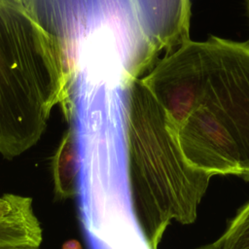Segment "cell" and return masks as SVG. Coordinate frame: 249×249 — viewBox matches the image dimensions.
<instances>
[{
  "instance_id": "6da1fadb",
  "label": "cell",
  "mask_w": 249,
  "mask_h": 249,
  "mask_svg": "<svg viewBox=\"0 0 249 249\" xmlns=\"http://www.w3.org/2000/svg\"><path fill=\"white\" fill-rule=\"evenodd\" d=\"M71 70L57 40L19 0H0V154L12 159L42 136L53 108L71 120Z\"/></svg>"
},
{
  "instance_id": "7a4b0ae2",
  "label": "cell",
  "mask_w": 249,
  "mask_h": 249,
  "mask_svg": "<svg viewBox=\"0 0 249 249\" xmlns=\"http://www.w3.org/2000/svg\"><path fill=\"white\" fill-rule=\"evenodd\" d=\"M77 199L89 249H149L131 197L126 106L112 97L76 105Z\"/></svg>"
},
{
  "instance_id": "3957f363",
  "label": "cell",
  "mask_w": 249,
  "mask_h": 249,
  "mask_svg": "<svg viewBox=\"0 0 249 249\" xmlns=\"http://www.w3.org/2000/svg\"><path fill=\"white\" fill-rule=\"evenodd\" d=\"M126 141L134 213L149 249H158L172 220H196L212 175L186 160L162 106L141 78L128 85Z\"/></svg>"
},
{
  "instance_id": "277c9868",
  "label": "cell",
  "mask_w": 249,
  "mask_h": 249,
  "mask_svg": "<svg viewBox=\"0 0 249 249\" xmlns=\"http://www.w3.org/2000/svg\"><path fill=\"white\" fill-rule=\"evenodd\" d=\"M59 43L70 70L106 67L140 78L159 51L144 33L133 0H21Z\"/></svg>"
},
{
  "instance_id": "5b68a950",
  "label": "cell",
  "mask_w": 249,
  "mask_h": 249,
  "mask_svg": "<svg viewBox=\"0 0 249 249\" xmlns=\"http://www.w3.org/2000/svg\"><path fill=\"white\" fill-rule=\"evenodd\" d=\"M204 43L207 76L198 104L230 132L239 150L241 178L249 181V44L214 35Z\"/></svg>"
},
{
  "instance_id": "8992f818",
  "label": "cell",
  "mask_w": 249,
  "mask_h": 249,
  "mask_svg": "<svg viewBox=\"0 0 249 249\" xmlns=\"http://www.w3.org/2000/svg\"><path fill=\"white\" fill-rule=\"evenodd\" d=\"M206 76L205 43L190 39L158 59L140 77L162 106L166 124L176 137L179 128L199 102Z\"/></svg>"
},
{
  "instance_id": "52a82bcc",
  "label": "cell",
  "mask_w": 249,
  "mask_h": 249,
  "mask_svg": "<svg viewBox=\"0 0 249 249\" xmlns=\"http://www.w3.org/2000/svg\"><path fill=\"white\" fill-rule=\"evenodd\" d=\"M178 142L186 160L210 175L241 177L236 143L217 117L197 104L178 130Z\"/></svg>"
},
{
  "instance_id": "ba28073f",
  "label": "cell",
  "mask_w": 249,
  "mask_h": 249,
  "mask_svg": "<svg viewBox=\"0 0 249 249\" xmlns=\"http://www.w3.org/2000/svg\"><path fill=\"white\" fill-rule=\"evenodd\" d=\"M133 2L144 33L159 52L172 53L191 39V0Z\"/></svg>"
},
{
  "instance_id": "9c48e42d",
  "label": "cell",
  "mask_w": 249,
  "mask_h": 249,
  "mask_svg": "<svg viewBox=\"0 0 249 249\" xmlns=\"http://www.w3.org/2000/svg\"><path fill=\"white\" fill-rule=\"evenodd\" d=\"M52 172L54 195L58 199H67L77 195L78 151L75 130L70 124L52 157Z\"/></svg>"
},
{
  "instance_id": "30bf717a",
  "label": "cell",
  "mask_w": 249,
  "mask_h": 249,
  "mask_svg": "<svg viewBox=\"0 0 249 249\" xmlns=\"http://www.w3.org/2000/svg\"><path fill=\"white\" fill-rule=\"evenodd\" d=\"M42 242V230L37 219L32 221H0V247H38Z\"/></svg>"
},
{
  "instance_id": "8fae6325",
  "label": "cell",
  "mask_w": 249,
  "mask_h": 249,
  "mask_svg": "<svg viewBox=\"0 0 249 249\" xmlns=\"http://www.w3.org/2000/svg\"><path fill=\"white\" fill-rule=\"evenodd\" d=\"M213 243L218 249H249V202L239 210L225 232Z\"/></svg>"
},
{
  "instance_id": "7c38bea8",
  "label": "cell",
  "mask_w": 249,
  "mask_h": 249,
  "mask_svg": "<svg viewBox=\"0 0 249 249\" xmlns=\"http://www.w3.org/2000/svg\"><path fill=\"white\" fill-rule=\"evenodd\" d=\"M37 219L30 197L6 194L0 197V221H32Z\"/></svg>"
},
{
  "instance_id": "4fadbf2b",
  "label": "cell",
  "mask_w": 249,
  "mask_h": 249,
  "mask_svg": "<svg viewBox=\"0 0 249 249\" xmlns=\"http://www.w3.org/2000/svg\"><path fill=\"white\" fill-rule=\"evenodd\" d=\"M61 249H83L81 243L76 239H69L65 241Z\"/></svg>"
},
{
  "instance_id": "5bb4252c",
  "label": "cell",
  "mask_w": 249,
  "mask_h": 249,
  "mask_svg": "<svg viewBox=\"0 0 249 249\" xmlns=\"http://www.w3.org/2000/svg\"><path fill=\"white\" fill-rule=\"evenodd\" d=\"M0 249H38V247H31V246H11V247H0Z\"/></svg>"
},
{
  "instance_id": "9a60e30c",
  "label": "cell",
  "mask_w": 249,
  "mask_h": 249,
  "mask_svg": "<svg viewBox=\"0 0 249 249\" xmlns=\"http://www.w3.org/2000/svg\"><path fill=\"white\" fill-rule=\"evenodd\" d=\"M196 249H218V248H217L216 245L212 242V243H210V244H207V245H204V246H200V247H198V248H196Z\"/></svg>"
},
{
  "instance_id": "2e32d148",
  "label": "cell",
  "mask_w": 249,
  "mask_h": 249,
  "mask_svg": "<svg viewBox=\"0 0 249 249\" xmlns=\"http://www.w3.org/2000/svg\"><path fill=\"white\" fill-rule=\"evenodd\" d=\"M245 3H246V8H247V12H248V16H249V0H245ZM248 44H249V39L246 41Z\"/></svg>"
},
{
  "instance_id": "e0dca14e",
  "label": "cell",
  "mask_w": 249,
  "mask_h": 249,
  "mask_svg": "<svg viewBox=\"0 0 249 249\" xmlns=\"http://www.w3.org/2000/svg\"><path fill=\"white\" fill-rule=\"evenodd\" d=\"M19 1H21V0H19Z\"/></svg>"
}]
</instances>
